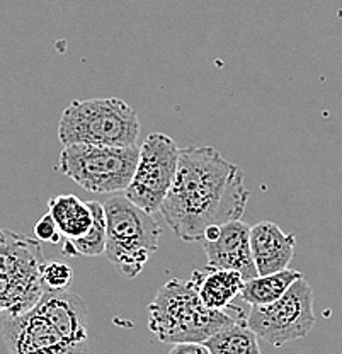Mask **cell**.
Returning <instances> with one entry per match:
<instances>
[{
  "label": "cell",
  "mask_w": 342,
  "mask_h": 354,
  "mask_svg": "<svg viewBox=\"0 0 342 354\" xmlns=\"http://www.w3.org/2000/svg\"><path fill=\"white\" fill-rule=\"evenodd\" d=\"M43 278L48 290H68L73 281V269L65 263H50L46 264Z\"/></svg>",
  "instance_id": "obj_18"
},
{
  "label": "cell",
  "mask_w": 342,
  "mask_h": 354,
  "mask_svg": "<svg viewBox=\"0 0 342 354\" xmlns=\"http://www.w3.org/2000/svg\"><path fill=\"white\" fill-rule=\"evenodd\" d=\"M138 113L120 97L75 99L65 108L58 140L67 145L137 147Z\"/></svg>",
  "instance_id": "obj_3"
},
{
  "label": "cell",
  "mask_w": 342,
  "mask_h": 354,
  "mask_svg": "<svg viewBox=\"0 0 342 354\" xmlns=\"http://www.w3.org/2000/svg\"><path fill=\"white\" fill-rule=\"evenodd\" d=\"M36 308L67 341L89 348V310L82 297L70 290H46Z\"/></svg>",
  "instance_id": "obj_11"
},
{
  "label": "cell",
  "mask_w": 342,
  "mask_h": 354,
  "mask_svg": "<svg viewBox=\"0 0 342 354\" xmlns=\"http://www.w3.org/2000/svg\"><path fill=\"white\" fill-rule=\"evenodd\" d=\"M50 215L57 221L61 235L67 241L80 239L91 230L94 223V212L89 201H80L73 194H61L48 203Z\"/></svg>",
  "instance_id": "obj_14"
},
{
  "label": "cell",
  "mask_w": 342,
  "mask_h": 354,
  "mask_svg": "<svg viewBox=\"0 0 342 354\" xmlns=\"http://www.w3.org/2000/svg\"><path fill=\"white\" fill-rule=\"evenodd\" d=\"M104 209L108 218L106 259L123 278H137L159 249V221L153 213L142 209L126 196L109 198Z\"/></svg>",
  "instance_id": "obj_5"
},
{
  "label": "cell",
  "mask_w": 342,
  "mask_h": 354,
  "mask_svg": "<svg viewBox=\"0 0 342 354\" xmlns=\"http://www.w3.org/2000/svg\"><path fill=\"white\" fill-rule=\"evenodd\" d=\"M45 259L39 239L3 228L0 234V308L2 317H17L39 304L46 293Z\"/></svg>",
  "instance_id": "obj_4"
},
{
  "label": "cell",
  "mask_w": 342,
  "mask_h": 354,
  "mask_svg": "<svg viewBox=\"0 0 342 354\" xmlns=\"http://www.w3.org/2000/svg\"><path fill=\"white\" fill-rule=\"evenodd\" d=\"M169 354H211L209 349L201 342H179L172 346Z\"/></svg>",
  "instance_id": "obj_20"
},
{
  "label": "cell",
  "mask_w": 342,
  "mask_h": 354,
  "mask_svg": "<svg viewBox=\"0 0 342 354\" xmlns=\"http://www.w3.org/2000/svg\"><path fill=\"white\" fill-rule=\"evenodd\" d=\"M149 329L167 344L201 342L205 344L213 334L234 322H247L249 312L235 307L213 310L201 300L193 281L171 279L160 286L149 305Z\"/></svg>",
  "instance_id": "obj_2"
},
{
  "label": "cell",
  "mask_w": 342,
  "mask_h": 354,
  "mask_svg": "<svg viewBox=\"0 0 342 354\" xmlns=\"http://www.w3.org/2000/svg\"><path fill=\"white\" fill-rule=\"evenodd\" d=\"M191 281L198 288L201 300L208 308L225 310L240 297L245 286V278L237 271L228 269H215L206 266V269H198L193 272Z\"/></svg>",
  "instance_id": "obj_13"
},
{
  "label": "cell",
  "mask_w": 342,
  "mask_h": 354,
  "mask_svg": "<svg viewBox=\"0 0 342 354\" xmlns=\"http://www.w3.org/2000/svg\"><path fill=\"white\" fill-rule=\"evenodd\" d=\"M137 147L67 145L55 171L67 176L89 193L111 194L126 191L138 165Z\"/></svg>",
  "instance_id": "obj_6"
},
{
  "label": "cell",
  "mask_w": 342,
  "mask_h": 354,
  "mask_svg": "<svg viewBox=\"0 0 342 354\" xmlns=\"http://www.w3.org/2000/svg\"><path fill=\"white\" fill-rule=\"evenodd\" d=\"M300 278H303L301 272L289 268L281 272H274V274L257 276V278L245 283L244 290L240 293V300L251 305V307H263V305L274 304Z\"/></svg>",
  "instance_id": "obj_15"
},
{
  "label": "cell",
  "mask_w": 342,
  "mask_h": 354,
  "mask_svg": "<svg viewBox=\"0 0 342 354\" xmlns=\"http://www.w3.org/2000/svg\"><path fill=\"white\" fill-rule=\"evenodd\" d=\"M2 335L10 354H89V348L67 341L36 307L2 317Z\"/></svg>",
  "instance_id": "obj_9"
},
{
  "label": "cell",
  "mask_w": 342,
  "mask_h": 354,
  "mask_svg": "<svg viewBox=\"0 0 342 354\" xmlns=\"http://www.w3.org/2000/svg\"><path fill=\"white\" fill-rule=\"evenodd\" d=\"M94 212V223L91 230L84 237L67 241L65 239L61 245V252L65 256H86V257H97L104 256L106 245H108V218H106L104 205L99 201H89Z\"/></svg>",
  "instance_id": "obj_17"
},
{
  "label": "cell",
  "mask_w": 342,
  "mask_h": 354,
  "mask_svg": "<svg viewBox=\"0 0 342 354\" xmlns=\"http://www.w3.org/2000/svg\"><path fill=\"white\" fill-rule=\"evenodd\" d=\"M247 326L259 339L273 346L307 337L315 326L314 290L300 278L274 304L251 307Z\"/></svg>",
  "instance_id": "obj_7"
},
{
  "label": "cell",
  "mask_w": 342,
  "mask_h": 354,
  "mask_svg": "<svg viewBox=\"0 0 342 354\" xmlns=\"http://www.w3.org/2000/svg\"><path fill=\"white\" fill-rule=\"evenodd\" d=\"M35 234L36 237L41 242H50V243H60L64 235H61L60 228H58L57 221L53 216L48 213V215L41 216L35 225Z\"/></svg>",
  "instance_id": "obj_19"
},
{
  "label": "cell",
  "mask_w": 342,
  "mask_h": 354,
  "mask_svg": "<svg viewBox=\"0 0 342 354\" xmlns=\"http://www.w3.org/2000/svg\"><path fill=\"white\" fill-rule=\"evenodd\" d=\"M251 245L259 276L288 269L293 259L296 237L286 234L273 221H260L251 228Z\"/></svg>",
  "instance_id": "obj_12"
},
{
  "label": "cell",
  "mask_w": 342,
  "mask_h": 354,
  "mask_svg": "<svg viewBox=\"0 0 342 354\" xmlns=\"http://www.w3.org/2000/svg\"><path fill=\"white\" fill-rule=\"evenodd\" d=\"M181 149L164 133H150L140 145L138 165L126 198L149 213L160 212L179 169Z\"/></svg>",
  "instance_id": "obj_8"
},
{
  "label": "cell",
  "mask_w": 342,
  "mask_h": 354,
  "mask_svg": "<svg viewBox=\"0 0 342 354\" xmlns=\"http://www.w3.org/2000/svg\"><path fill=\"white\" fill-rule=\"evenodd\" d=\"M211 354H260L259 335L247 322H234L205 342Z\"/></svg>",
  "instance_id": "obj_16"
},
{
  "label": "cell",
  "mask_w": 342,
  "mask_h": 354,
  "mask_svg": "<svg viewBox=\"0 0 342 354\" xmlns=\"http://www.w3.org/2000/svg\"><path fill=\"white\" fill-rule=\"evenodd\" d=\"M251 191L240 167L213 147H186L160 213L184 242H201L213 225L240 220Z\"/></svg>",
  "instance_id": "obj_1"
},
{
  "label": "cell",
  "mask_w": 342,
  "mask_h": 354,
  "mask_svg": "<svg viewBox=\"0 0 342 354\" xmlns=\"http://www.w3.org/2000/svg\"><path fill=\"white\" fill-rule=\"evenodd\" d=\"M251 228L242 220L228 221L222 225L218 239L213 242L203 241V250L208 257V266L215 269H228L240 272L245 281L257 278L256 263L251 245Z\"/></svg>",
  "instance_id": "obj_10"
}]
</instances>
